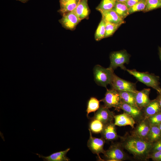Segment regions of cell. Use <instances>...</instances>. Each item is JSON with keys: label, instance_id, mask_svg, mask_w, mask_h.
I'll use <instances>...</instances> for the list:
<instances>
[{"label": "cell", "instance_id": "cell-1", "mask_svg": "<svg viewBox=\"0 0 161 161\" xmlns=\"http://www.w3.org/2000/svg\"><path fill=\"white\" fill-rule=\"evenodd\" d=\"M120 138L124 148L132 154L135 159L142 161L149 159L152 143L128 132Z\"/></svg>", "mask_w": 161, "mask_h": 161}, {"label": "cell", "instance_id": "cell-2", "mask_svg": "<svg viewBox=\"0 0 161 161\" xmlns=\"http://www.w3.org/2000/svg\"><path fill=\"white\" fill-rule=\"evenodd\" d=\"M129 74L134 76L138 80L155 89L157 92L161 90L160 86L159 77L148 72H140L135 70L126 69Z\"/></svg>", "mask_w": 161, "mask_h": 161}, {"label": "cell", "instance_id": "cell-3", "mask_svg": "<svg viewBox=\"0 0 161 161\" xmlns=\"http://www.w3.org/2000/svg\"><path fill=\"white\" fill-rule=\"evenodd\" d=\"M94 80L99 86L106 88L110 84L114 73L109 68H105L99 65H95L93 69Z\"/></svg>", "mask_w": 161, "mask_h": 161}, {"label": "cell", "instance_id": "cell-4", "mask_svg": "<svg viewBox=\"0 0 161 161\" xmlns=\"http://www.w3.org/2000/svg\"><path fill=\"white\" fill-rule=\"evenodd\" d=\"M120 142L112 143L103 154L106 161H122L129 159Z\"/></svg>", "mask_w": 161, "mask_h": 161}, {"label": "cell", "instance_id": "cell-5", "mask_svg": "<svg viewBox=\"0 0 161 161\" xmlns=\"http://www.w3.org/2000/svg\"><path fill=\"white\" fill-rule=\"evenodd\" d=\"M130 56L125 49L111 52L109 55L110 63L108 68L113 71L118 67L126 70L127 69L124 64H129Z\"/></svg>", "mask_w": 161, "mask_h": 161}, {"label": "cell", "instance_id": "cell-6", "mask_svg": "<svg viewBox=\"0 0 161 161\" xmlns=\"http://www.w3.org/2000/svg\"><path fill=\"white\" fill-rule=\"evenodd\" d=\"M100 101L103 102L104 106L108 108L114 107L120 109L122 100L117 91L111 89H107L104 97Z\"/></svg>", "mask_w": 161, "mask_h": 161}, {"label": "cell", "instance_id": "cell-7", "mask_svg": "<svg viewBox=\"0 0 161 161\" xmlns=\"http://www.w3.org/2000/svg\"><path fill=\"white\" fill-rule=\"evenodd\" d=\"M112 89L117 91H128L136 92L137 90L135 83L123 80L113 74L110 84Z\"/></svg>", "mask_w": 161, "mask_h": 161}, {"label": "cell", "instance_id": "cell-8", "mask_svg": "<svg viewBox=\"0 0 161 161\" xmlns=\"http://www.w3.org/2000/svg\"><path fill=\"white\" fill-rule=\"evenodd\" d=\"M89 137L87 145L88 148L94 154H97L99 160L103 161L100 156V154L104 153L105 150L103 147L105 140L101 137L98 138L93 137L89 129Z\"/></svg>", "mask_w": 161, "mask_h": 161}, {"label": "cell", "instance_id": "cell-9", "mask_svg": "<svg viewBox=\"0 0 161 161\" xmlns=\"http://www.w3.org/2000/svg\"><path fill=\"white\" fill-rule=\"evenodd\" d=\"M62 16L59 22L67 30H74L81 21L74 10L64 13Z\"/></svg>", "mask_w": 161, "mask_h": 161}, {"label": "cell", "instance_id": "cell-10", "mask_svg": "<svg viewBox=\"0 0 161 161\" xmlns=\"http://www.w3.org/2000/svg\"><path fill=\"white\" fill-rule=\"evenodd\" d=\"M131 134L143 139L147 140V137L151 126L148 118H145L137 123Z\"/></svg>", "mask_w": 161, "mask_h": 161}, {"label": "cell", "instance_id": "cell-11", "mask_svg": "<svg viewBox=\"0 0 161 161\" xmlns=\"http://www.w3.org/2000/svg\"><path fill=\"white\" fill-rule=\"evenodd\" d=\"M120 109L130 116L137 123L145 118L142 109L128 104L122 100Z\"/></svg>", "mask_w": 161, "mask_h": 161}, {"label": "cell", "instance_id": "cell-12", "mask_svg": "<svg viewBox=\"0 0 161 161\" xmlns=\"http://www.w3.org/2000/svg\"><path fill=\"white\" fill-rule=\"evenodd\" d=\"M114 113L104 106H101L92 118L97 119L105 125L112 122L114 116Z\"/></svg>", "mask_w": 161, "mask_h": 161}, {"label": "cell", "instance_id": "cell-13", "mask_svg": "<svg viewBox=\"0 0 161 161\" xmlns=\"http://www.w3.org/2000/svg\"><path fill=\"white\" fill-rule=\"evenodd\" d=\"M115 126L112 122L105 125L100 133L102 137L108 141H114L120 138V136L117 134Z\"/></svg>", "mask_w": 161, "mask_h": 161}, {"label": "cell", "instance_id": "cell-14", "mask_svg": "<svg viewBox=\"0 0 161 161\" xmlns=\"http://www.w3.org/2000/svg\"><path fill=\"white\" fill-rule=\"evenodd\" d=\"M150 92V89H144L135 92L136 102L138 108L142 109L147 106L150 102L151 100L149 97Z\"/></svg>", "mask_w": 161, "mask_h": 161}, {"label": "cell", "instance_id": "cell-15", "mask_svg": "<svg viewBox=\"0 0 161 161\" xmlns=\"http://www.w3.org/2000/svg\"><path fill=\"white\" fill-rule=\"evenodd\" d=\"M70 150V148H68L64 151L53 153L47 156L37 153L35 154L44 161H69L70 159L66 156V154Z\"/></svg>", "mask_w": 161, "mask_h": 161}, {"label": "cell", "instance_id": "cell-16", "mask_svg": "<svg viewBox=\"0 0 161 161\" xmlns=\"http://www.w3.org/2000/svg\"><path fill=\"white\" fill-rule=\"evenodd\" d=\"M142 109L145 118H148L161 112V107L159 100L157 98L151 100L147 106Z\"/></svg>", "mask_w": 161, "mask_h": 161}, {"label": "cell", "instance_id": "cell-17", "mask_svg": "<svg viewBox=\"0 0 161 161\" xmlns=\"http://www.w3.org/2000/svg\"><path fill=\"white\" fill-rule=\"evenodd\" d=\"M114 119L115 125L119 126L129 125L133 129L136 123L132 117L125 112L122 114L115 115Z\"/></svg>", "mask_w": 161, "mask_h": 161}, {"label": "cell", "instance_id": "cell-18", "mask_svg": "<svg viewBox=\"0 0 161 161\" xmlns=\"http://www.w3.org/2000/svg\"><path fill=\"white\" fill-rule=\"evenodd\" d=\"M100 13L102 15V18L106 22L121 25L125 22L124 20L121 18L115 12L112 10Z\"/></svg>", "mask_w": 161, "mask_h": 161}, {"label": "cell", "instance_id": "cell-19", "mask_svg": "<svg viewBox=\"0 0 161 161\" xmlns=\"http://www.w3.org/2000/svg\"><path fill=\"white\" fill-rule=\"evenodd\" d=\"M88 0H80L76 8L74 10L79 18L82 19L87 18L90 13L88 4Z\"/></svg>", "mask_w": 161, "mask_h": 161}, {"label": "cell", "instance_id": "cell-20", "mask_svg": "<svg viewBox=\"0 0 161 161\" xmlns=\"http://www.w3.org/2000/svg\"><path fill=\"white\" fill-rule=\"evenodd\" d=\"M112 10L115 12L123 20L129 15L128 9L125 2L116 1L114 7Z\"/></svg>", "mask_w": 161, "mask_h": 161}, {"label": "cell", "instance_id": "cell-21", "mask_svg": "<svg viewBox=\"0 0 161 161\" xmlns=\"http://www.w3.org/2000/svg\"><path fill=\"white\" fill-rule=\"evenodd\" d=\"M147 140L152 143L161 140V131L158 125L151 126Z\"/></svg>", "mask_w": 161, "mask_h": 161}, {"label": "cell", "instance_id": "cell-22", "mask_svg": "<svg viewBox=\"0 0 161 161\" xmlns=\"http://www.w3.org/2000/svg\"><path fill=\"white\" fill-rule=\"evenodd\" d=\"M117 91L120 94L123 101L138 108L135 101V92L120 91Z\"/></svg>", "mask_w": 161, "mask_h": 161}, {"label": "cell", "instance_id": "cell-23", "mask_svg": "<svg viewBox=\"0 0 161 161\" xmlns=\"http://www.w3.org/2000/svg\"><path fill=\"white\" fill-rule=\"evenodd\" d=\"M80 0H70L64 4L60 5L58 12L62 15L72 11L77 7Z\"/></svg>", "mask_w": 161, "mask_h": 161}, {"label": "cell", "instance_id": "cell-24", "mask_svg": "<svg viewBox=\"0 0 161 161\" xmlns=\"http://www.w3.org/2000/svg\"><path fill=\"white\" fill-rule=\"evenodd\" d=\"M116 1V0H102L96 9L100 12L112 10Z\"/></svg>", "mask_w": 161, "mask_h": 161}, {"label": "cell", "instance_id": "cell-25", "mask_svg": "<svg viewBox=\"0 0 161 161\" xmlns=\"http://www.w3.org/2000/svg\"><path fill=\"white\" fill-rule=\"evenodd\" d=\"M104 125L100 120L92 118L89 123V129L91 132L94 133H101Z\"/></svg>", "mask_w": 161, "mask_h": 161}, {"label": "cell", "instance_id": "cell-26", "mask_svg": "<svg viewBox=\"0 0 161 161\" xmlns=\"http://www.w3.org/2000/svg\"><path fill=\"white\" fill-rule=\"evenodd\" d=\"M100 102L97 98L93 97H91L89 100L86 110L87 117L89 113L95 112L98 110L100 107Z\"/></svg>", "mask_w": 161, "mask_h": 161}, {"label": "cell", "instance_id": "cell-27", "mask_svg": "<svg viewBox=\"0 0 161 161\" xmlns=\"http://www.w3.org/2000/svg\"><path fill=\"white\" fill-rule=\"evenodd\" d=\"M106 22L102 18L95 34L96 40L98 41L104 38L105 33Z\"/></svg>", "mask_w": 161, "mask_h": 161}, {"label": "cell", "instance_id": "cell-28", "mask_svg": "<svg viewBox=\"0 0 161 161\" xmlns=\"http://www.w3.org/2000/svg\"><path fill=\"white\" fill-rule=\"evenodd\" d=\"M160 8H161V0H146L145 7L143 12H146Z\"/></svg>", "mask_w": 161, "mask_h": 161}, {"label": "cell", "instance_id": "cell-29", "mask_svg": "<svg viewBox=\"0 0 161 161\" xmlns=\"http://www.w3.org/2000/svg\"><path fill=\"white\" fill-rule=\"evenodd\" d=\"M121 25L106 22L104 38H107L112 35Z\"/></svg>", "mask_w": 161, "mask_h": 161}, {"label": "cell", "instance_id": "cell-30", "mask_svg": "<svg viewBox=\"0 0 161 161\" xmlns=\"http://www.w3.org/2000/svg\"><path fill=\"white\" fill-rule=\"evenodd\" d=\"M146 0H142L128 9L129 15L137 12L143 11L145 9Z\"/></svg>", "mask_w": 161, "mask_h": 161}, {"label": "cell", "instance_id": "cell-31", "mask_svg": "<svg viewBox=\"0 0 161 161\" xmlns=\"http://www.w3.org/2000/svg\"><path fill=\"white\" fill-rule=\"evenodd\" d=\"M148 119L151 126L158 125L161 123V112L151 116Z\"/></svg>", "mask_w": 161, "mask_h": 161}, {"label": "cell", "instance_id": "cell-32", "mask_svg": "<svg viewBox=\"0 0 161 161\" xmlns=\"http://www.w3.org/2000/svg\"><path fill=\"white\" fill-rule=\"evenodd\" d=\"M149 158L154 161H161V150L150 154Z\"/></svg>", "mask_w": 161, "mask_h": 161}, {"label": "cell", "instance_id": "cell-33", "mask_svg": "<svg viewBox=\"0 0 161 161\" xmlns=\"http://www.w3.org/2000/svg\"><path fill=\"white\" fill-rule=\"evenodd\" d=\"M161 150V140L152 143L150 154Z\"/></svg>", "mask_w": 161, "mask_h": 161}, {"label": "cell", "instance_id": "cell-34", "mask_svg": "<svg viewBox=\"0 0 161 161\" xmlns=\"http://www.w3.org/2000/svg\"><path fill=\"white\" fill-rule=\"evenodd\" d=\"M142 0H128L125 3L128 9Z\"/></svg>", "mask_w": 161, "mask_h": 161}, {"label": "cell", "instance_id": "cell-35", "mask_svg": "<svg viewBox=\"0 0 161 161\" xmlns=\"http://www.w3.org/2000/svg\"><path fill=\"white\" fill-rule=\"evenodd\" d=\"M158 96L157 98L158 100L160 105L161 107V90L159 92H157Z\"/></svg>", "mask_w": 161, "mask_h": 161}, {"label": "cell", "instance_id": "cell-36", "mask_svg": "<svg viewBox=\"0 0 161 161\" xmlns=\"http://www.w3.org/2000/svg\"><path fill=\"white\" fill-rule=\"evenodd\" d=\"M70 0H60V5H63Z\"/></svg>", "mask_w": 161, "mask_h": 161}, {"label": "cell", "instance_id": "cell-37", "mask_svg": "<svg viewBox=\"0 0 161 161\" xmlns=\"http://www.w3.org/2000/svg\"><path fill=\"white\" fill-rule=\"evenodd\" d=\"M159 55L160 60L161 61V47H158Z\"/></svg>", "mask_w": 161, "mask_h": 161}, {"label": "cell", "instance_id": "cell-38", "mask_svg": "<svg viewBox=\"0 0 161 161\" xmlns=\"http://www.w3.org/2000/svg\"><path fill=\"white\" fill-rule=\"evenodd\" d=\"M19 1L22 3H25L28 1L29 0H16Z\"/></svg>", "mask_w": 161, "mask_h": 161}, {"label": "cell", "instance_id": "cell-39", "mask_svg": "<svg viewBox=\"0 0 161 161\" xmlns=\"http://www.w3.org/2000/svg\"><path fill=\"white\" fill-rule=\"evenodd\" d=\"M127 0H116V1H118L124 2H126Z\"/></svg>", "mask_w": 161, "mask_h": 161}, {"label": "cell", "instance_id": "cell-40", "mask_svg": "<svg viewBox=\"0 0 161 161\" xmlns=\"http://www.w3.org/2000/svg\"><path fill=\"white\" fill-rule=\"evenodd\" d=\"M161 131V123L158 125Z\"/></svg>", "mask_w": 161, "mask_h": 161}]
</instances>
